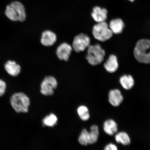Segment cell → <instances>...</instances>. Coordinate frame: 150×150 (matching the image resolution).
Segmentation results:
<instances>
[{
	"mask_svg": "<svg viewBox=\"0 0 150 150\" xmlns=\"http://www.w3.org/2000/svg\"><path fill=\"white\" fill-rule=\"evenodd\" d=\"M6 89V84L2 80L0 79V97L3 96Z\"/></svg>",
	"mask_w": 150,
	"mask_h": 150,
	"instance_id": "44dd1931",
	"label": "cell"
},
{
	"mask_svg": "<svg viewBox=\"0 0 150 150\" xmlns=\"http://www.w3.org/2000/svg\"><path fill=\"white\" fill-rule=\"evenodd\" d=\"M150 40L141 39L137 42L134 48V55L137 60L141 63H150Z\"/></svg>",
	"mask_w": 150,
	"mask_h": 150,
	"instance_id": "7a4b0ae2",
	"label": "cell"
},
{
	"mask_svg": "<svg viewBox=\"0 0 150 150\" xmlns=\"http://www.w3.org/2000/svg\"><path fill=\"white\" fill-rule=\"evenodd\" d=\"M103 150H118V148L115 144L110 142L105 146Z\"/></svg>",
	"mask_w": 150,
	"mask_h": 150,
	"instance_id": "7402d4cb",
	"label": "cell"
},
{
	"mask_svg": "<svg viewBox=\"0 0 150 150\" xmlns=\"http://www.w3.org/2000/svg\"><path fill=\"white\" fill-rule=\"evenodd\" d=\"M92 33L96 39L102 42L111 38L113 34L105 21L97 23L94 25Z\"/></svg>",
	"mask_w": 150,
	"mask_h": 150,
	"instance_id": "8992f818",
	"label": "cell"
},
{
	"mask_svg": "<svg viewBox=\"0 0 150 150\" xmlns=\"http://www.w3.org/2000/svg\"><path fill=\"white\" fill-rule=\"evenodd\" d=\"M11 106L18 113H27L30 105V99L25 94L20 92L16 93L11 97L10 99Z\"/></svg>",
	"mask_w": 150,
	"mask_h": 150,
	"instance_id": "277c9868",
	"label": "cell"
},
{
	"mask_svg": "<svg viewBox=\"0 0 150 150\" xmlns=\"http://www.w3.org/2000/svg\"><path fill=\"white\" fill-rule=\"evenodd\" d=\"M57 121V118L55 115L51 114L43 120V123L46 126L53 127L56 125Z\"/></svg>",
	"mask_w": 150,
	"mask_h": 150,
	"instance_id": "ffe728a7",
	"label": "cell"
},
{
	"mask_svg": "<svg viewBox=\"0 0 150 150\" xmlns=\"http://www.w3.org/2000/svg\"><path fill=\"white\" fill-rule=\"evenodd\" d=\"M114 140L117 146L118 150H125L131 144V140L129 134L125 131H118L114 136Z\"/></svg>",
	"mask_w": 150,
	"mask_h": 150,
	"instance_id": "9c48e42d",
	"label": "cell"
},
{
	"mask_svg": "<svg viewBox=\"0 0 150 150\" xmlns=\"http://www.w3.org/2000/svg\"><path fill=\"white\" fill-rule=\"evenodd\" d=\"M73 50L72 46L66 42L62 43L57 47L56 54L61 61H67Z\"/></svg>",
	"mask_w": 150,
	"mask_h": 150,
	"instance_id": "30bf717a",
	"label": "cell"
},
{
	"mask_svg": "<svg viewBox=\"0 0 150 150\" xmlns=\"http://www.w3.org/2000/svg\"><path fill=\"white\" fill-rule=\"evenodd\" d=\"M57 39V36L55 33L50 30H46L42 33L40 42L43 46L50 47L55 44Z\"/></svg>",
	"mask_w": 150,
	"mask_h": 150,
	"instance_id": "7c38bea8",
	"label": "cell"
},
{
	"mask_svg": "<svg viewBox=\"0 0 150 150\" xmlns=\"http://www.w3.org/2000/svg\"><path fill=\"white\" fill-rule=\"evenodd\" d=\"M57 86V82L54 77L47 76L41 83L40 92L46 96L52 95L54 93V90L56 89Z\"/></svg>",
	"mask_w": 150,
	"mask_h": 150,
	"instance_id": "ba28073f",
	"label": "cell"
},
{
	"mask_svg": "<svg viewBox=\"0 0 150 150\" xmlns=\"http://www.w3.org/2000/svg\"><path fill=\"white\" fill-rule=\"evenodd\" d=\"M78 113L80 119L83 121L88 120L91 117L89 109L85 106H81L78 108Z\"/></svg>",
	"mask_w": 150,
	"mask_h": 150,
	"instance_id": "d6986e66",
	"label": "cell"
},
{
	"mask_svg": "<svg viewBox=\"0 0 150 150\" xmlns=\"http://www.w3.org/2000/svg\"><path fill=\"white\" fill-rule=\"evenodd\" d=\"M129 1L131 2H133L134 1V0H129Z\"/></svg>",
	"mask_w": 150,
	"mask_h": 150,
	"instance_id": "603a6c76",
	"label": "cell"
},
{
	"mask_svg": "<svg viewBox=\"0 0 150 150\" xmlns=\"http://www.w3.org/2000/svg\"><path fill=\"white\" fill-rule=\"evenodd\" d=\"M4 68L6 71L10 76H16L20 74L21 68L20 65L14 61L9 60L5 64Z\"/></svg>",
	"mask_w": 150,
	"mask_h": 150,
	"instance_id": "9a60e30c",
	"label": "cell"
},
{
	"mask_svg": "<svg viewBox=\"0 0 150 150\" xmlns=\"http://www.w3.org/2000/svg\"><path fill=\"white\" fill-rule=\"evenodd\" d=\"M104 67L107 72L113 74L117 72L119 68L117 58L114 55L109 56L106 62L104 64Z\"/></svg>",
	"mask_w": 150,
	"mask_h": 150,
	"instance_id": "2e32d148",
	"label": "cell"
},
{
	"mask_svg": "<svg viewBox=\"0 0 150 150\" xmlns=\"http://www.w3.org/2000/svg\"><path fill=\"white\" fill-rule=\"evenodd\" d=\"M87 49L86 59L90 64L96 66L102 63L105 55V52L100 45H90Z\"/></svg>",
	"mask_w": 150,
	"mask_h": 150,
	"instance_id": "5b68a950",
	"label": "cell"
},
{
	"mask_svg": "<svg viewBox=\"0 0 150 150\" xmlns=\"http://www.w3.org/2000/svg\"><path fill=\"white\" fill-rule=\"evenodd\" d=\"M103 127L104 132L110 136H114L118 132L117 124L113 119H108L105 121Z\"/></svg>",
	"mask_w": 150,
	"mask_h": 150,
	"instance_id": "4fadbf2b",
	"label": "cell"
},
{
	"mask_svg": "<svg viewBox=\"0 0 150 150\" xmlns=\"http://www.w3.org/2000/svg\"><path fill=\"white\" fill-rule=\"evenodd\" d=\"M124 97L121 91L115 88L110 90L108 93V101L114 107H117L123 102Z\"/></svg>",
	"mask_w": 150,
	"mask_h": 150,
	"instance_id": "8fae6325",
	"label": "cell"
},
{
	"mask_svg": "<svg viewBox=\"0 0 150 150\" xmlns=\"http://www.w3.org/2000/svg\"><path fill=\"white\" fill-rule=\"evenodd\" d=\"M5 13L7 17L13 21L23 22L27 17L25 7L18 1H13L7 5Z\"/></svg>",
	"mask_w": 150,
	"mask_h": 150,
	"instance_id": "6da1fadb",
	"label": "cell"
},
{
	"mask_svg": "<svg viewBox=\"0 0 150 150\" xmlns=\"http://www.w3.org/2000/svg\"><path fill=\"white\" fill-rule=\"evenodd\" d=\"M119 82L122 88L125 91L132 89L135 84L134 79L130 74L122 75L119 78Z\"/></svg>",
	"mask_w": 150,
	"mask_h": 150,
	"instance_id": "e0dca14e",
	"label": "cell"
},
{
	"mask_svg": "<svg viewBox=\"0 0 150 150\" xmlns=\"http://www.w3.org/2000/svg\"><path fill=\"white\" fill-rule=\"evenodd\" d=\"M99 129L98 125L93 124L90 127V131L84 129L78 138L81 145L84 146L95 145L98 141L99 136Z\"/></svg>",
	"mask_w": 150,
	"mask_h": 150,
	"instance_id": "3957f363",
	"label": "cell"
},
{
	"mask_svg": "<svg viewBox=\"0 0 150 150\" xmlns=\"http://www.w3.org/2000/svg\"><path fill=\"white\" fill-rule=\"evenodd\" d=\"M108 11L104 8L95 6L93 9L91 16L97 23L105 22L108 18Z\"/></svg>",
	"mask_w": 150,
	"mask_h": 150,
	"instance_id": "5bb4252c",
	"label": "cell"
},
{
	"mask_svg": "<svg viewBox=\"0 0 150 150\" xmlns=\"http://www.w3.org/2000/svg\"><path fill=\"white\" fill-rule=\"evenodd\" d=\"M109 27L113 33L117 34L122 32L125 27V24L121 19H114L110 21Z\"/></svg>",
	"mask_w": 150,
	"mask_h": 150,
	"instance_id": "ac0fdd59",
	"label": "cell"
},
{
	"mask_svg": "<svg viewBox=\"0 0 150 150\" xmlns=\"http://www.w3.org/2000/svg\"><path fill=\"white\" fill-rule=\"evenodd\" d=\"M90 43L91 39L89 36L85 34L80 33L74 37L72 42L73 50L77 52H83L90 45Z\"/></svg>",
	"mask_w": 150,
	"mask_h": 150,
	"instance_id": "52a82bcc",
	"label": "cell"
}]
</instances>
